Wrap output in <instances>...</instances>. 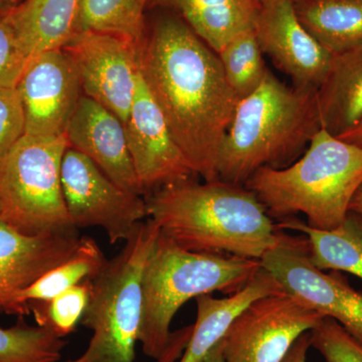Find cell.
<instances>
[{
    "label": "cell",
    "instance_id": "obj_1",
    "mask_svg": "<svg viewBox=\"0 0 362 362\" xmlns=\"http://www.w3.org/2000/svg\"><path fill=\"white\" fill-rule=\"evenodd\" d=\"M139 66L194 175L218 180V152L240 100L218 54L177 14L165 13L139 45Z\"/></svg>",
    "mask_w": 362,
    "mask_h": 362
},
{
    "label": "cell",
    "instance_id": "obj_2",
    "mask_svg": "<svg viewBox=\"0 0 362 362\" xmlns=\"http://www.w3.org/2000/svg\"><path fill=\"white\" fill-rule=\"evenodd\" d=\"M146 202L162 235L187 251L261 261L278 242L280 230L243 185L192 178L152 192Z\"/></svg>",
    "mask_w": 362,
    "mask_h": 362
},
{
    "label": "cell",
    "instance_id": "obj_3",
    "mask_svg": "<svg viewBox=\"0 0 362 362\" xmlns=\"http://www.w3.org/2000/svg\"><path fill=\"white\" fill-rule=\"evenodd\" d=\"M321 129L317 89L289 87L268 71L238 104L218 152V180L245 187L259 169L288 168Z\"/></svg>",
    "mask_w": 362,
    "mask_h": 362
},
{
    "label": "cell",
    "instance_id": "obj_4",
    "mask_svg": "<svg viewBox=\"0 0 362 362\" xmlns=\"http://www.w3.org/2000/svg\"><path fill=\"white\" fill-rule=\"evenodd\" d=\"M259 259L187 251L159 233L143 276L139 343L156 362H175L187 347L192 327L170 331L173 317L189 300L214 292L240 291L261 270Z\"/></svg>",
    "mask_w": 362,
    "mask_h": 362
},
{
    "label": "cell",
    "instance_id": "obj_5",
    "mask_svg": "<svg viewBox=\"0 0 362 362\" xmlns=\"http://www.w3.org/2000/svg\"><path fill=\"white\" fill-rule=\"evenodd\" d=\"M361 185L362 147L321 129L297 161L283 169H259L245 187L273 220L303 214L311 228L331 230L346 218Z\"/></svg>",
    "mask_w": 362,
    "mask_h": 362
},
{
    "label": "cell",
    "instance_id": "obj_6",
    "mask_svg": "<svg viewBox=\"0 0 362 362\" xmlns=\"http://www.w3.org/2000/svg\"><path fill=\"white\" fill-rule=\"evenodd\" d=\"M147 218L136 226L123 249L92 279L83 325L93 335L84 356L92 362H133L142 319L143 276L158 239Z\"/></svg>",
    "mask_w": 362,
    "mask_h": 362
},
{
    "label": "cell",
    "instance_id": "obj_7",
    "mask_svg": "<svg viewBox=\"0 0 362 362\" xmlns=\"http://www.w3.org/2000/svg\"><path fill=\"white\" fill-rule=\"evenodd\" d=\"M66 135H23L0 165V218L26 235L78 230L66 211L62 164Z\"/></svg>",
    "mask_w": 362,
    "mask_h": 362
},
{
    "label": "cell",
    "instance_id": "obj_8",
    "mask_svg": "<svg viewBox=\"0 0 362 362\" xmlns=\"http://www.w3.org/2000/svg\"><path fill=\"white\" fill-rule=\"evenodd\" d=\"M62 187L74 228H100L110 244L127 240L148 218L146 199L119 187L84 154L69 147L62 164Z\"/></svg>",
    "mask_w": 362,
    "mask_h": 362
},
{
    "label": "cell",
    "instance_id": "obj_9",
    "mask_svg": "<svg viewBox=\"0 0 362 362\" xmlns=\"http://www.w3.org/2000/svg\"><path fill=\"white\" fill-rule=\"evenodd\" d=\"M261 264L286 292L362 340L361 293L337 272L325 273L311 263L307 238L280 230L277 244L264 255Z\"/></svg>",
    "mask_w": 362,
    "mask_h": 362
},
{
    "label": "cell",
    "instance_id": "obj_10",
    "mask_svg": "<svg viewBox=\"0 0 362 362\" xmlns=\"http://www.w3.org/2000/svg\"><path fill=\"white\" fill-rule=\"evenodd\" d=\"M323 318L287 292L259 298L221 338L223 362H282L298 338Z\"/></svg>",
    "mask_w": 362,
    "mask_h": 362
},
{
    "label": "cell",
    "instance_id": "obj_11",
    "mask_svg": "<svg viewBox=\"0 0 362 362\" xmlns=\"http://www.w3.org/2000/svg\"><path fill=\"white\" fill-rule=\"evenodd\" d=\"M139 45L118 35L87 30L74 33L62 47L77 71L83 94L123 124L140 76Z\"/></svg>",
    "mask_w": 362,
    "mask_h": 362
},
{
    "label": "cell",
    "instance_id": "obj_12",
    "mask_svg": "<svg viewBox=\"0 0 362 362\" xmlns=\"http://www.w3.org/2000/svg\"><path fill=\"white\" fill-rule=\"evenodd\" d=\"M25 114V134L61 137L83 96L77 71L63 49L28 59L16 84Z\"/></svg>",
    "mask_w": 362,
    "mask_h": 362
},
{
    "label": "cell",
    "instance_id": "obj_13",
    "mask_svg": "<svg viewBox=\"0 0 362 362\" xmlns=\"http://www.w3.org/2000/svg\"><path fill=\"white\" fill-rule=\"evenodd\" d=\"M131 158L144 195L195 175L176 144L160 109L140 73L124 124Z\"/></svg>",
    "mask_w": 362,
    "mask_h": 362
},
{
    "label": "cell",
    "instance_id": "obj_14",
    "mask_svg": "<svg viewBox=\"0 0 362 362\" xmlns=\"http://www.w3.org/2000/svg\"><path fill=\"white\" fill-rule=\"evenodd\" d=\"M254 30L263 54H268L274 65L292 78L294 87L318 89L334 54L302 25L294 2H261Z\"/></svg>",
    "mask_w": 362,
    "mask_h": 362
},
{
    "label": "cell",
    "instance_id": "obj_15",
    "mask_svg": "<svg viewBox=\"0 0 362 362\" xmlns=\"http://www.w3.org/2000/svg\"><path fill=\"white\" fill-rule=\"evenodd\" d=\"M69 147L84 154L119 187L144 197L120 119L94 100L81 97L66 131Z\"/></svg>",
    "mask_w": 362,
    "mask_h": 362
},
{
    "label": "cell",
    "instance_id": "obj_16",
    "mask_svg": "<svg viewBox=\"0 0 362 362\" xmlns=\"http://www.w3.org/2000/svg\"><path fill=\"white\" fill-rule=\"evenodd\" d=\"M81 238L78 230L26 235L0 218V299L66 261Z\"/></svg>",
    "mask_w": 362,
    "mask_h": 362
},
{
    "label": "cell",
    "instance_id": "obj_17",
    "mask_svg": "<svg viewBox=\"0 0 362 362\" xmlns=\"http://www.w3.org/2000/svg\"><path fill=\"white\" fill-rule=\"evenodd\" d=\"M286 292L273 275L261 270L240 291L216 299L211 295L195 298L197 316L192 337L180 362H204L209 351L221 341L233 319L255 300Z\"/></svg>",
    "mask_w": 362,
    "mask_h": 362
},
{
    "label": "cell",
    "instance_id": "obj_18",
    "mask_svg": "<svg viewBox=\"0 0 362 362\" xmlns=\"http://www.w3.org/2000/svg\"><path fill=\"white\" fill-rule=\"evenodd\" d=\"M82 0H25L4 13L28 59L62 49L75 33Z\"/></svg>",
    "mask_w": 362,
    "mask_h": 362
},
{
    "label": "cell",
    "instance_id": "obj_19",
    "mask_svg": "<svg viewBox=\"0 0 362 362\" xmlns=\"http://www.w3.org/2000/svg\"><path fill=\"white\" fill-rule=\"evenodd\" d=\"M170 9L218 54L240 33L254 28L259 0H148Z\"/></svg>",
    "mask_w": 362,
    "mask_h": 362
},
{
    "label": "cell",
    "instance_id": "obj_20",
    "mask_svg": "<svg viewBox=\"0 0 362 362\" xmlns=\"http://www.w3.org/2000/svg\"><path fill=\"white\" fill-rule=\"evenodd\" d=\"M322 129L339 137L362 120V45L334 54L317 89Z\"/></svg>",
    "mask_w": 362,
    "mask_h": 362
},
{
    "label": "cell",
    "instance_id": "obj_21",
    "mask_svg": "<svg viewBox=\"0 0 362 362\" xmlns=\"http://www.w3.org/2000/svg\"><path fill=\"white\" fill-rule=\"evenodd\" d=\"M107 261L96 240L82 237L77 250L66 261L47 271L25 289L0 299V314L21 318L28 315L33 304L49 301L74 286L96 277Z\"/></svg>",
    "mask_w": 362,
    "mask_h": 362
},
{
    "label": "cell",
    "instance_id": "obj_22",
    "mask_svg": "<svg viewBox=\"0 0 362 362\" xmlns=\"http://www.w3.org/2000/svg\"><path fill=\"white\" fill-rule=\"evenodd\" d=\"M278 230L304 233L309 259L320 270L343 271L362 279V214L349 211L337 228L316 230L295 218L276 223Z\"/></svg>",
    "mask_w": 362,
    "mask_h": 362
},
{
    "label": "cell",
    "instance_id": "obj_23",
    "mask_svg": "<svg viewBox=\"0 0 362 362\" xmlns=\"http://www.w3.org/2000/svg\"><path fill=\"white\" fill-rule=\"evenodd\" d=\"M300 23L332 54L362 45V0H296Z\"/></svg>",
    "mask_w": 362,
    "mask_h": 362
},
{
    "label": "cell",
    "instance_id": "obj_24",
    "mask_svg": "<svg viewBox=\"0 0 362 362\" xmlns=\"http://www.w3.org/2000/svg\"><path fill=\"white\" fill-rule=\"evenodd\" d=\"M148 0H82L75 33H110L141 45Z\"/></svg>",
    "mask_w": 362,
    "mask_h": 362
},
{
    "label": "cell",
    "instance_id": "obj_25",
    "mask_svg": "<svg viewBox=\"0 0 362 362\" xmlns=\"http://www.w3.org/2000/svg\"><path fill=\"white\" fill-rule=\"evenodd\" d=\"M218 56L228 85L240 101L258 89L269 71L254 28L233 37Z\"/></svg>",
    "mask_w": 362,
    "mask_h": 362
},
{
    "label": "cell",
    "instance_id": "obj_26",
    "mask_svg": "<svg viewBox=\"0 0 362 362\" xmlns=\"http://www.w3.org/2000/svg\"><path fill=\"white\" fill-rule=\"evenodd\" d=\"M66 343L45 328L0 327V362H58Z\"/></svg>",
    "mask_w": 362,
    "mask_h": 362
},
{
    "label": "cell",
    "instance_id": "obj_27",
    "mask_svg": "<svg viewBox=\"0 0 362 362\" xmlns=\"http://www.w3.org/2000/svg\"><path fill=\"white\" fill-rule=\"evenodd\" d=\"M92 279L62 293L49 301L33 304L30 309L37 326L64 338L76 329L89 303Z\"/></svg>",
    "mask_w": 362,
    "mask_h": 362
},
{
    "label": "cell",
    "instance_id": "obj_28",
    "mask_svg": "<svg viewBox=\"0 0 362 362\" xmlns=\"http://www.w3.org/2000/svg\"><path fill=\"white\" fill-rule=\"evenodd\" d=\"M310 335L311 346L326 362H362V340L352 337L333 319L324 317Z\"/></svg>",
    "mask_w": 362,
    "mask_h": 362
},
{
    "label": "cell",
    "instance_id": "obj_29",
    "mask_svg": "<svg viewBox=\"0 0 362 362\" xmlns=\"http://www.w3.org/2000/svg\"><path fill=\"white\" fill-rule=\"evenodd\" d=\"M25 132V114L18 89L0 87V165Z\"/></svg>",
    "mask_w": 362,
    "mask_h": 362
},
{
    "label": "cell",
    "instance_id": "obj_30",
    "mask_svg": "<svg viewBox=\"0 0 362 362\" xmlns=\"http://www.w3.org/2000/svg\"><path fill=\"white\" fill-rule=\"evenodd\" d=\"M28 61L6 16L0 13V87H16Z\"/></svg>",
    "mask_w": 362,
    "mask_h": 362
},
{
    "label": "cell",
    "instance_id": "obj_31",
    "mask_svg": "<svg viewBox=\"0 0 362 362\" xmlns=\"http://www.w3.org/2000/svg\"><path fill=\"white\" fill-rule=\"evenodd\" d=\"M310 347L311 335L309 331L298 338L282 362H306L307 352Z\"/></svg>",
    "mask_w": 362,
    "mask_h": 362
},
{
    "label": "cell",
    "instance_id": "obj_32",
    "mask_svg": "<svg viewBox=\"0 0 362 362\" xmlns=\"http://www.w3.org/2000/svg\"><path fill=\"white\" fill-rule=\"evenodd\" d=\"M338 138L343 141L350 143V144L362 147V120L357 123L354 128L345 132L344 134L340 135Z\"/></svg>",
    "mask_w": 362,
    "mask_h": 362
},
{
    "label": "cell",
    "instance_id": "obj_33",
    "mask_svg": "<svg viewBox=\"0 0 362 362\" xmlns=\"http://www.w3.org/2000/svg\"><path fill=\"white\" fill-rule=\"evenodd\" d=\"M204 362H223V346H221V341L209 351Z\"/></svg>",
    "mask_w": 362,
    "mask_h": 362
},
{
    "label": "cell",
    "instance_id": "obj_34",
    "mask_svg": "<svg viewBox=\"0 0 362 362\" xmlns=\"http://www.w3.org/2000/svg\"><path fill=\"white\" fill-rule=\"evenodd\" d=\"M349 211H356V213L362 214V185L357 190L354 199L350 202Z\"/></svg>",
    "mask_w": 362,
    "mask_h": 362
},
{
    "label": "cell",
    "instance_id": "obj_35",
    "mask_svg": "<svg viewBox=\"0 0 362 362\" xmlns=\"http://www.w3.org/2000/svg\"><path fill=\"white\" fill-rule=\"evenodd\" d=\"M66 362H92V361H89V359H88L87 357H86L84 356V354H83L82 356L78 357V358L75 359V361H66Z\"/></svg>",
    "mask_w": 362,
    "mask_h": 362
},
{
    "label": "cell",
    "instance_id": "obj_36",
    "mask_svg": "<svg viewBox=\"0 0 362 362\" xmlns=\"http://www.w3.org/2000/svg\"><path fill=\"white\" fill-rule=\"evenodd\" d=\"M6 0H0V11H1V7L6 4Z\"/></svg>",
    "mask_w": 362,
    "mask_h": 362
},
{
    "label": "cell",
    "instance_id": "obj_37",
    "mask_svg": "<svg viewBox=\"0 0 362 362\" xmlns=\"http://www.w3.org/2000/svg\"><path fill=\"white\" fill-rule=\"evenodd\" d=\"M270 1V0H259V2ZM290 1L295 2L296 0H290Z\"/></svg>",
    "mask_w": 362,
    "mask_h": 362
},
{
    "label": "cell",
    "instance_id": "obj_38",
    "mask_svg": "<svg viewBox=\"0 0 362 362\" xmlns=\"http://www.w3.org/2000/svg\"><path fill=\"white\" fill-rule=\"evenodd\" d=\"M0 211H1V204H0Z\"/></svg>",
    "mask_w": 362,
    "mask_h": 362
}]
</instances>
